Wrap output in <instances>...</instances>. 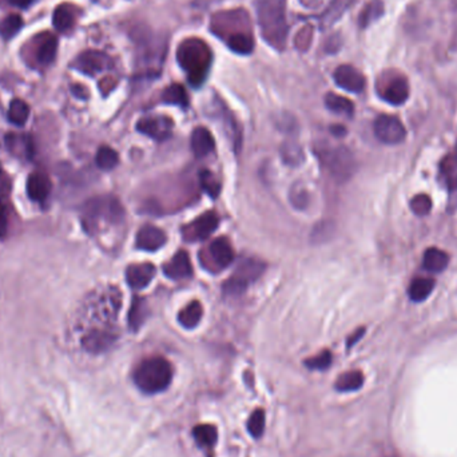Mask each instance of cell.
Instances as JSON below:
<instances>
[{
    "instance_id": "1",
    "label": "cell",
    "mask_w": 457,
    "mask_h": 457,
    "mask_svg": "<svg viewBox=\"0 0 457 457\" xmlns=\"http://www.w3.org/2000/svg\"><path fill=\"white\" fill-rule=\"evenodd\" d=\"M285 10V0H256L261 34L263 39L278 51L286 46L288 22Z\"/></svg>"
},
{
    "instance_id": "2",
    "label": "cell",
    "mask_w": 457,
    "mask_h": 457,
    "mask_svg": "<svg viewBox=\"0 0 457 457\" xmlns=\"http://www.w3.org/2000/svg\"><path fill=\"white\" fill-rule=\"evenodd\" d=\"M212 59L213 55L209 46L197 38L183 41L177 50V61L194 87H199L205 82Z\"/></svg>"
},
{
    "instance_id": "3",
    "label": "cell",
    "mask_w": 457,
    "mask_h": 457,
    "mask_svg": "<svg viewBox=\"0 0 457 457\" xmlns=\"http://www.w3.org/2000/svg\"><path fill=\"white\" fill-rule=\"evenodd\" d=\"M133 377L142 392L154 395L165 391L170 385L173 380V366L161 356L149 357L136 368Z\"/></svg>"
},
{
    "instance_id": "4",
    "label": "cell",
    "mask_w": 457,
    "mask_h": 457,
    "mask_svg": "<svg viewBox=\"0 0 457 457\" xmlns=\"http://www.w3.org/2000/svg\"><path fill=\"white\" fill-rule=\"evenodd\" d=\"M124 218L122 203L114 197H98L90 199L83 206L82 224L89 233H95L101 224H121Z\"/></svg>"
},
{
    "instance_id": "5",
    "label": "cell",
    "mask_w": 457,
    "mask_h": 457,
    "mask_svg": "<svg viewBox=\"0 0 457 457\" xmlns=\"http://www.w3.org/2000/svg\"><path fill=\"white\" fill-rule=\"evenodd\" d=\"M316 154L321 164L329 174L338 182H345L351 178L356 168V162L351 152L344 146H316Z\"/></svg>"
},
{
    "instance_id": "6",
    "label": "cell",
    "mask_w": 457,
    "mask_h": 457,
    "mask_svg": "<svg viewBox=\"0 0 457 457\" xmlns=\"http://www.w3.org/2000/svg\"><path fill=\"white\" fill-rule=\"evenodd\" d=\"M266 265L256 259H245L224 284L226 296H240L263 275Z\"/></svg>"
},
{
    "instance_id": "7",
    "label": "cell",
    "mask_w": 457,
    "mask_h": 457,
    "mask_svg": "<svg viewBox=\"0 0 457 457\" xmlns=\"http://www.w3.org/2000/svg\"><path fill=\"white\" fill-rule=\"evenodd\" d=\"M233 261L234 250L228 240L224 237L212 241L209 247L203 249L201 254L202 266L213 273L226 269Z\"/></svg>"
},
{
    "instance_id": "8",
    "label": "cell",
    "mask_w": 457,
    "mask_h": 457,
    "mask_svg": "<svg viewBox=\"0 0 457 457\" xmlns=\"http://www.w3.org/2000/svg\"><path fill=\"white\" fill-rule=\"evenodd\" d=\"M375 136L385 145H397L407 137V130L401 121L392 115H380L375 121Z\"/></svg>"
},
{
    "instance_id": "9",
    "label": "cell",
    "mask_w": 457,
    "mask_h": 457,
    "mask_svg": "<svg viewBox=\"0 0 457 457\" xmlns=\"http://www.w3.org/2000/svg\"><path fill=\"white\" fill-rule=\"evenodd\" d=\"M219 224V218L214 212H208L199 215L193 222L184 225L182 228V235L184 241L196 242L209 238Z\"/></svg>"
},
{
    "instance_id": "10",
    "label": "cell",
    "mask_w": 457,
    "mask_h": 457,
    "mask_svg": "<svg viewBox=\"0 0 457 457\" xmlns=\"http://www.w3.org/2000/svg\"><path fill=\"white\" fill-rule=\"evenodd\" d=\"M137 129L139 133L152 138L158 142H164L171 137L174 123L168 117L155 115V117L142 118L137 123Z\"/></svg>"
},
{
    "instance_id": "11",
    "label": "cell",
    "mask_w": 457,
    "mask_h": 457,
    "mask_svg": "<svg viewBox=\"0 0 457 457\" xmlns=\"http://www.w3.org/2000/svg\"><path fill=\"white\" fill-rule=\"evenodd\" d=\"M381 98L395 106H400L407 102L409 96V85L407 78L402 75H393L385 80L381 86Z\"/></svg>"
},
{
    "instance_id": "12",
    "label": "cell",
    "mask_w": 457,
    "mask_h": 457,
    "mask_svg": "<svg viewBox=\"0 0 457 457\" xmlns=\"http://www.w3.org/2000/svg\"><path fill=\"white\" fill-rule=\"evenodd\" d=\"M76 70L86 75H95L111 67V59L101 51H86L76 58Z\"/></svg>"
},
{
    "instance_id": "13",
    "label": "cell",
    "mask_w": 457,
    "mask_h": 457,
    "mask_svg": "<svg viewBox=\"0 0 457 457\" xmlns=\"http://www.w3.org/2000/svg\"><path fill=\"white\" fill-rule=\"evenodd\" d=\"M333 78H335V85L347 92L358 94V92H364V89H365V76L349 64L340 66L335 70Z\"/></svg>"
},
{
    "instance_id": "14",
    "label": "cell",
    "mask_w": 457,
    "mask_h": 457,
    "mask_svg": "<svg viewBox=\"0 0 457 457\" xmlns=\"http://www.w3.org/2000/svg\"><path fill=\"white\" fill-rule=\"evenodd\" d=\"M155 277V266L150 262L130 265L126 270V281L131 289L146 288Z\"/></svg>"
},
{
    "instance_id": "15",
    "label": "cell",
    "mask_w": 457,
    "mask_h": 457,
    "mask_svg": "<svg viewBox=\"0 0 457 457\" xmlns=\"http://www.w3.org/2000/svg\"><path fill=\"white\" fill-rule=\"evenodd\" d=\"M164 273L170 280H186L193 275V265L186 252H178L173 259L164 265Z\"/></svg>"
},
{
    "instance_id": "16",
    "label": "cell",
    "mask_w": 457,
    "mask_h": 457,
    "mask_svg": "<svg viewBox=\"0 0 457 457\" xmlns=\"http://www.w3.org/2000/svg\"><path fill=\"white\" fill-rule=\"evenodd\" d=\"M166 244V235L159 228L145 225L138 231L137 247L145 252H157Z\"/></svg>"
},
{
    "instance_id": "17",
    "label": "cell",
    "mask_w": 457,
    "mask_h": 457,
    "mask_svg": "<svg viewBox=\"0 0 457 457\" xmlns=\"http://www.w3.org/2000/svg\"><path fill=\"white\" fill-rule=\"evenodd\" d=\"M51 187H52L51 180L48 178L47 174L41 173V171H35L30 174V177L27 180V184H26L27 196L34 202L45 201L51 191Z\"/></svg>"
},
{
    "instance_id": "18",
    "label": "cell",
    "mask_w": 457,
    "mask_h": 457,
    "mask_svg": "<svg viewBox=\"0 0 457 457\" xmlns=\"http://www.w3.org/2000/svg\"><path fill=\"white\" fill-rule=\"evenodd\" d=\"M117 340V335L108 331L95 329L83 337V348L90 353H102L107 351Z\"/></svg>"
},
{
    "instance_id": "19",
    "label": "cell",
    "mask_w": 457,
    "mask_h": 457,
    "mask_svg": "<svg viewBox=\"0 0 457 457\" xmlns=\"http://www.w3.org/2000/svg\"><path fill=\"white\" fill-rule=\"evenodd\" d=\"M190 145H191V150L197 158H205L213 152L215 140L208 129L197 127L191 134Z\"/></svg>"
},
{
    "instance_id": "20",
    "label": "cell",
    "mask_w": 457,
    "mask_h": 457,
    "mask_svg": "<svg viewBox=\"0 0 457 457\" xmlns=\"http://www.w3.org/2000/svg\"><path fill=\"white\" fill-rule=\"evenodd\" d=\"M440 175L445 186L451 190H457V146L455 152L447 155L440 165Z\"/></svg>"
},
{
    "instance_id": "21",
    "label": "cell",
    "mask_w": 457,
    "mask_h": 457,
    "mask_svg": "<svg viewBox=\"0 0 457 457\" xmlns=\"http://www.w3.org/2000/svg\"><path fill=\"white\" fill-rule=\"evenodd\" d=\"M448 263H449V256L440 249L430 247L424 253L423 265L428 272L440 273L448 266Z\"/></svg>"
},
{
    "instance_id": "22",
    "label": "cell",
    "mask_w": 457,
    "mask_h": 457,
    "mask_svg": "<svg viewBox=\"0 0 457 457\" xmlns=\"http://www.w3.org/2000/svg\"><path fill=\"white\" fill-rule=\"evenodd\" d=\"M203 314V307L198 301H193L184 306L178 314V322L186 329H193L199 324Z\"/></svg>"
},
{
    "instance_id": "23",
    "label": "cell",
    "mask_w": 457,
    "mask_h": 457,
    "mask_svg": "<svg viewBox=\"0 0 457 457\" xmlns=\"http://www.w3.org/2000/svg\"><path fill=\"white\" fill-rule=\"evenodd\" d=\"M364 385V375L360 370H351L341 375L335 381V389L338 392H354Z\"/></svg>"
},
{
    "instance_id": "24",
    "label": "cell",
    "mask_w": 457,
    "mask_h": 457,
    "mask_svg": "<svg viewBox=\"0 0 457 457\" xmlns=\"http://www.w3.org/2000/svg\"><path fill=\"white\" fill-rule=\"evenodd\" d=\"M325 105L326 107L333 111L338 115H344V117H351L354 113V105L351 103L348 98L337 95L333 92H329L325 98Z\"/></svg>"
},
{
    "instance_id": "25",
    "label": "cell",
    "mask_w": 457,
    "mask_h": 457,
    "mask_svg": "<svg viewBox=\"0 0 457 457\" xmlns=\"http://www.w3.org/2000/svg\"><path fill=\"white\" fill-rule=\"evenodd\" d=\"M228 48L237 54L246 55L250 54L254 48V39L250 32H240L235 35H231L226 39Z\"/></svg>"
},
{
    "instance_id": "26",
    "label": "cell",
    "mask_w": 457,
    "mask_h": 457,
    "mask_svg": "<svg viewBox=\"0 0 457 457\" xmlns=\"http://www.w3.org/2000/svg\"><path fill=\"white\" fill-rule=\"evenodd\" d=\"M435 289V281L432 278H416L409 286V297L414 303H421L427 300L432 290Z\"/></svg>"
},
{
    "instance_id": "27",
    "label": "cell",
    "mask_w": 457,
    "mask_h": 457,
    "mask_svg": "<svg viewBox=\"0 0 457 457\" xmlns=\"http://www.w3.org/2000/svg\"><path fill=\"white\" fill-rule=\"evenodd\" d=\"M52 22H54L55 29L58 31L66 32V31L70 30L75 23L74 10L67 4H61L59 7H57L54 16H52Z\"/></svg>"
},
{
    "instance_id": "28",
    "label": "cell",
    "mask_w": 457,
    "mask_h": 457,
    "mask_svg": "<svg viewBox=\"0 0 457 457\" xmlns=\"http://www.w3.org/2000/svg\"><path fill=\"white\" fill-rule=\"evenodd\" d=\"M384 14V4L381 0H372L366 4L364 10L361 11L360 17H358V23L360 27L365 29L370 23L376 22L379 17H381Z\"/></svg>"
},
{
    "instance_id": "29",
    "label": "cell",
    "mask_w": 457,
    "mask_h": 457,
    "mask_svg": "<svg viewBox=\"0 0 457 457\" xmlns=\"http://www.w3.org/2000/svg\"><path fill=\"white\" fill-rule=\"evenodd\" d=\"M282 159L289 166H298L304 161V152L296 140H286L281 147Z\"/></svg>"
},
{
    "instance_id": "30",
    "label": "cell",
    "mask_w": 457,
    "mask_h": 457,
    "mask_svg": "<svg viewBox=\"0 0 457 457\" xmlns=\"http://www.w3.org/2000/svg\"><path fill=\"white\" fill-rule=\"evenodd\" d=\"M58 51V39L55 36H47L46 39L41 43L36 52V58L41 64H50L52 63Z\"/></svg>"
},
{
    "instance_id": "31",
    "label": "cell",
    "mask_w": 457,
    "mask_h": 457,
    "mask_svg": "<svg viewBox=\"0 0 457 457\" xmlns=\"http://www.w3.org/2000/svg\"><path fill=\"white\" fill-rule=\"evenodd\" d=\"M95 162H96V166L101 170L108 171V170L117 168V165L119 162V157H118V152H115L114 149H111L108 146H102L96 152Z\"/></svg>"
},
{
    "instance_id": "32",
    "label": "cell",
    "mask_w": 457,
    "mask_h": 457,
    "mask_svg": "<svg viewBox=\"0 0 457 457\" xmlns=\"http://www.w3.org/2000/svg\"><path fill=\"white\" fill-rule=\"evenodd\" d=\"M30 115V107L20 99H14L10 105V110H8V119L10 122L14 123L16 126H23L24 123L27 122Z\"/></svg>"
},
{
    "instance_id": "33",
    "label": "cell",
    "mask_w": 457,
    "mask_h": 457,
    "mask_svg": "<svg viewBox=\"0 0 457 457\" xmlns=\"http://www.w3.org/2000/svg\"><path fill=\"white\" fill-rule=\"evenodd\" d=\"M164 102L168 105H174V106L187 107L189 99H187L186 90L178 83L168 86L164 92Z\"/></svg>"
},
{
    "instance_id": "34",
    "label": "cell",
    "mask_w": 457,
    "mask_h": 457,
    "mask_svg": "<svg viewBox=\"0 0 457 457\" xmlns=\"http://www.w3.org/2000/svg\"><path fill=\"white\" fill-rule=\"evenodd\" d=\"M147 316V310H146V304L136 297L133 300V305L130 309V314H129V325L131 328V331H138L139 326L145 322Z\"/></svg>"
},
{
    "instance_id": "35",
    "label": "cell",
    "mask_w": 457,
    "mask_h": 457,
    "mask_svg": "<svg viewBox=\"0 0 457 457\" xmlns=\"http://www.w3.org/2000/svg\"><path fill=\"white\" fill-rule=\"evenodd\" d=\"M23 27L22 17L16 14L4 17L0 23V36L6 41L14 38L19 30Z\"/></svg>"
},
{
    "instance_id": "36",
    "label": "cell",
    "mask_w": 457,
    "mask_h": 457,
    "mask_svg": "<svg viewBox=\"0 0 457 457\" xmlns=\"http://www.w3.org/2000/svg\"><path fill=\"white\" fill-rule=\"evenodd\" d=\"M199 184L212 198L215 199L221 193V183L215 178L212 171L202 170L199 171Z\"/></svg>"
},
{
    "instance_id": "37",
    "label": "cell",
    "mask_w": 457,
    "mask_h": 457,
    "mask_svg": "<svg viewBox=\"0 0 457 457\" xmlns=\"http://www.w3.org/2000/svg\"><path fill=\"white\" fill-rule=\"evenodd\" d=\"M193 435L201 445H206V447H212L218 439V432L215 427L208 426V424H202V426L194 428Z\"/></svg>"
},
{
    "instance_id": "38",
    "label": "cell",
    "mask_w": 457,
    "mask_h": 457,
    "mask_svg": "<svg viewBox=\"0 0 457 457\" xmlns=\"http://www.w3.org/2000/svg\"><path fill=\"white\" fill-rule=\"evenodd\" d=\"M351 3V0H335L329 7V10L326 11V14L324 15L322 22L325 23V26H331L332 23H335V20L349 7Z\"/></svg>"
},
{
    "instance_id": "39",
    "label": "cell",
    "mask_w": 457,
    "mask_h": 457,
    "mask_svg": "<svg viewBox=\"0 0 457 457\" xmlns=\"http://www.w3.org/2000/svg\"><path fill=\"white\" fill-rule=\"evenodd\" d=\"M247 429L252 433V436L256 439L262 436L263 429H265V411L263 409H256L252 413V416L247 421Z\"/></svg>"
},
{
    "instance_id": "40",
    "label": "cell",
    "mask_w": 457,
    "mask_h": 457,
    "mask_svg": "<svg viewBox=\"0 0 457 457\" xmlns=\"http://www.w3.org/2000/svg\"><path fill=\"white\" fill-rule=\"evenodd\" d=\"M310 201V197L306 191L304 186H298V184H294L290 190V202L291 205L296 208V209H306L307 203Z\"/></svg>"
},
{
    "instance_id": "41",
    "label": "cell",
    "mask_w": 457,
    "mask_h": 457,
    "mask_svg": "<svg viewBox=\"0 0 457 457\" xmlns=\"http://www.w3.org/2000/svg\"><path fill=\"white\" fill-rule=\"evenodd\" d=\"M331 364H332V353L329 351H321L320 354L310 357L305 361V365L309 369H316V370L328 369Z\"/></svg>"
},
{
    "instance_id": "42",
    "label": "cell",
    "mask_w": 457,
    "mask_h": 457,
    "mask_svg": "<svg viewBox=\"0 0 457 457\" xmlns=\"http://www.w3.org/2000/svg\"><path fill=\"white\" fill-rule=\"evenodd\" d=\"M411 209L413 213L417 214L420 217H424L432 209V201L426 194L416 196L414 198L412 199Z\"/></svg>"
},
{
    "instance_id": "43",
    "label": "cell",
    "mask_w": 457,
    "mask_h": 457,
    "mask_svg": "<svg viewBox=\"0 0 457 457\" xmlns=\"http://www.w3.org/2000/svg\"><path fill=\"white\" fill-rule=\"evenodd\" d=\"M310 39H312V27L307 26V27H305L298 32L297 39H296V45H298V43H301V41H304L303 45L300 47V50H306L309 46V43H310Z\"/></svg>"
},
{
    "instance_id": "44",
    "label": "cell",
    "mask_w": 457,
    "mask_h": 457,
    "mask_svg": "<svg viewBox=\"0 0 457 457\" xmlns=\"http://www.w3.org/2000/svg\"><path fill=\"white\" fill-rule=\"evenodd\" d=\"M8 231V214L3 205H0V240L7 235Z\"/></svg>"
},
{
    "instance_id": "45",
    "label": "cell",
    "mask_w": 457,
    "mask_h": 457,
    "mask_svg": "<svg viewBox=\"0 0 457 457\" xmlns=\"http://www.w3.org/2000/svg\"><path fill=\"white\" fill-rule=\"evenodd\" d=\"M365 333V329L364 328H361V329H358L356 333H353L351 335V337H349V340H348V347L351 348V347H353L361 337H363V335Z\"/></svg>"
},
{
    "instance_id": "46",
    "label": "cell",
    "mask_w": 457,
    "mask_h": 457,
    "mask_svg": "<svg viewBox=\"0 0 457 457\" xmlns=\"http://www.w3.org/2000/svg\"><path fill=\"white\" fill-rule=\"evenodd\" d=\"M11 6L17 7V8H26L29 7L34 0H7Z\"/></svg>"
},
{
    "instance_id": "47",
    "label": "cell",
    "mask_w": 457,
    "mask_h": 457,
    "mask_svg": "<svg viewBox=\"0 0 457 457\" xmlns=\"http://www.w3.org/2000/svg\"><path fill=\"white\" fill-rule=\"evenodd\" d=\"M332 133L335 134V137H344L347 130L342 127V126H333L332 127Z\"/></svg>"
},
{
    "instance_id": "48",
    "label": "cell",
    "mask_w": 457,
    "mask_h": 457,
    "mask_svg": "<svg viewBox=\"0 0 457 457\" xmlns=\"http://www.w3.org/2000/svg\"><path fill=\"white\" fill-rule=\"evenodd\" d=\"M301 3L307 7H313V6L316 7L320 4V0H301Z\"/></svg>"
},
{
    "instance_id": "49",
    "label": "cell",
    "mask_w": 457,
    "mask_h": 457,
    "mask_svg": "<svg viewBox=\"0 0 457 457\" xmlns=\"http://www.w3.org/2000/svg\"><path fill=\"white\" fill-rule=\"evenodd\" d=\"M454 6H455V8L457 10V0H454Z\"/></svg>"
},
{
    "instance_id": "50",
    "label": "cell",
    "mask_w": 457,
    "mask_h": 457,
    "mask_svg": "<svg viewBox=\"0 0 457 457\" xmlns=\"http://www.w3.org/2000/svg\"><path fill=\"white\" fill-rule=\"evenodd\" d=\"M0 171H1V168H0Z\"/></svg>"
}]
</instances>
